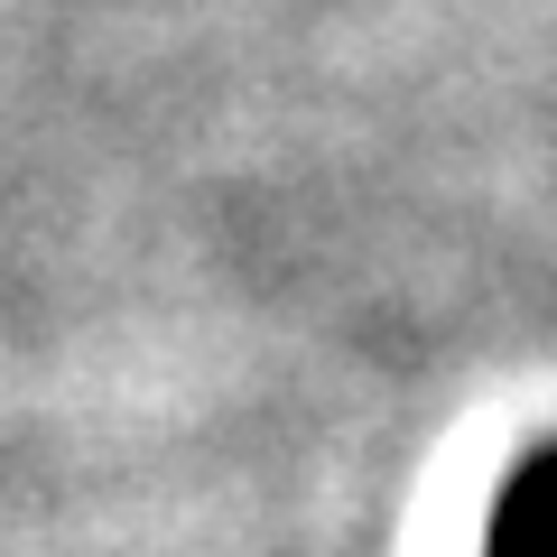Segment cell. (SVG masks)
I'll list each match as a JSON object with an SVG mask.
<instances>
[{"label":"cell","instance_id":"6da1fadb","mask_svg":"<svg viewBox=\"0 0 557 557\" xmlns=\"http://www.w3.org/2000/svg\"><path fill=\"white\" fill-rule=\"evenodd\" d=\"M483 557H557V437L530 446V456L502 474L493 530H483Z\"/></svg>","mask_w":557,"mask_h":557}]
</instances>
